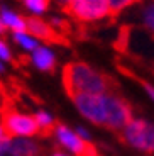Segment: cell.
Instances as JSON below:
<instances>
[{
	"mask_svg": "<svg viewBox=\"0 0 154 156\" xmlns=\"http://www.w3.org/2000/svg\"><path fill=\"white\" fill-rule=\"evenodd\" d=\"M65 12L80 22H95L110 16L107 0H71Z\"/></svg>",
	"mask_w": 154,
	"mask_h": 156,
	"instance_id": "obj_5",
	"label": "cell"
},
{
	"mask_svg": "<svg viewBox=\"0 0 154 156\" xmlns=\"http://www.w3.org/2000/svg\"><path fill=\"white\" fill-rule=\"evenodd\" d=\"M56 2H58V4L61 5V9H63V10H66V7L69 5V2H71V0H56Z\"/></svg>",
	"mask_w": 154,
	"mask_h": 156,
	"instance_id": "obj_21",
	"label": "cell"
},
{
	"mask_svg": "<svg viewBox=\"0 0 154 156\" xmlns=\"http://www.w3.org/2000/svg\"><path fill=\"white\" fill-rule=\"evenodd\" d=\"M31 59L36 65V68H39L41 71H53L54 65H56V56H54V53L46 46H39L37 49L32 51Z\"/></svg>",
	"mask_w": 154,
	"mask_h": 156,
	"instance_id": "obj_10",
	"label": "cell"
},
{
	"mask_svg": "<svg viewBox=\"0 0 154 156\" xmlns=\"http://www.w3.org/2000/svg\"><path fill=\"white\" fill-rule=\"evenodd\" d=\"M39 151L36 141L29 137H12L0 148V156H32Z\"/></svg>",
	"mask_w": 154,
	"mask_h": 156,
	"instance_id": "obj_9",
	"label": "cell"
},
{
	"mask_svg": "<svg viewBox=\"0 0 154 156\" xmlns=\"http://www.w3.org/2000/svg\"><path fill=\"white\" fill-rule=\"evenodd\" d=\"M0 19L5 24L7 29H12L14 32H27V22L22 16L16 14V12L9 10V9H2L0 12Z\"/></svg>",
	"mask_w": 154,
	"mask_h": 156,
	"instance_id": "obj_11",
	"label": "cell"
},
{
	"mask_svg": "<svg viewBox=\"0 0 154 156\" xmlns=\"http://www.w3.org/2000/svg\"><path fill=\"white\" fill-rule=\"evenodd\" d=\"M12 59V53L9 49V46L0 39V61H10Z\"/></svg>",
	"mask_w": 154,
	"mask_h": 156,
	"instance_id": "obj_17",
	"label": "cell"
},
{
	"mask_svg": "<svg viewBox=\"0 0 154 156\" xmlns=\"http://www.w3.org/2000/svg\"><path fill=\"white\" fill-rule=\"evenodd\" d=\"M135 80H137V82L141 83V85H142V88L146 90V94L149 95V97H151V100L154 102V87L151 85V83H147V82H144V80H141V78H135Z\"/></svg>",
	"mask_w": 154,
	"mask_h": 156,
	"instance_id": "obj_18",
	"label": "cell"
},
{
	"mask_svg": "<svg viewBox=\"0 0 154 156\" xmlns=\"http://www.w3.org/2000/svg\"><path fill=\"white\" fill-rule=\"evenodd\" d=\"M53 156H68V154H65V153H61V151H56Z\"/></svg>",
	"mask_w": 154,
	"mask_h": 156,
	"instance_id": "obj_23",
	"label": "cell"
},
{
	"mask_svg": "<svg viewBox=\"0 0 154 156\" xmlns=\"http://www.w3.org/2000/svg\"><path fill=\"white\" fill-rule=\"evenodd\" d=\"M12 137L9 136V133L5 131V127H4V124L0 122V144H4V143H7V141H10Z\"/></svg>",
	"mask_w": 154,
	"mask_h": 156,
	"instance_id": "obj_20",
	"label": "cell"
},
{
	"mask_svg": "<svg viewBox=\"0 0 154 156\" xmlns=\"http://www.w3.org/2000/svg\"><path fill=\"white\" fill-rule=\"evenodd\" d=\"M34 119H36V122H37V126H39V133L43 134V136H49L51 133H54L56 124H54L53 117H51L47 112L39 110V112L34 115Z\"/></svg>",
	"mask_w": 154,
	"mask_h": 156,
	"instance_id": "obj_12",
	"label": "cell"
},
{
	"mask_svg": "<svg viewBox=\"0 0 154 156\" xmlns=\"http://www.w3.org/2000/svg\"><path fill=\"white\" fill-rule=\"evenodd\" d=\"M14 41H16L20 48H24V49H27V51H34L39 48L37 41H36L31 34H27V32H16V34H14Z\"/></svg>",
	"mask_w": 154,
	"mask_h": 156,
	"instance_id": "obj_13",
	"label": "cell"
},
{
	"mask_svg": "<svg viewBox=\"0 0 154 156\" xmlns=\"http://www.w3.org/2000/svg\"><path fill=\"white\" fill-rule=\"evenodd\" d=\"M129 146L144 153H154V122L144 119H132L120 133Z\"/></svg>",
	"mask_w": 154,
	"mask_h": 156,
	"instance_id": "obj_2",
	"label": "cell"
},
{
	"mask_svg": "<svg viewBox=\"0 0 154 156\" xmlns=\"http://www.w3.org/2000/svg\"><path fill=\"white\" fill-rule=\"evenodd\" d=\"M2 124L10 137H32L39 134V126L34 117L20 114L14 109L2 110Z\"/></svg>",
	"mask_w": 154,
	"mask_h": 156,
	"instance_id": "obj_4",
	"label": "cell"
},
{
	"mask_svg": "<svg viewBox=\"0 0 154 156\" xmlns=\"http://www.w3.org/2000/svg\"><path fill=\"white\" fill-rule=\"evenodd\" d=\"M63 85L69 97L76 95H107L112 80L93 70L86 63L71 61L63 68Z\"/></svg>",
	"mask_w": 154,
	"mask_h": 156,
	"instance_id": "obj_1",
	"label": "cell"
},
{
	"mask_svg": "<svg viewBox=\"0 0 154 156\" xmlns=\"http://www.w3.org/2000/svg\"><path fill=\"white\" fill-rule=\"evenodd\" d=\"M24 4L32 14H44L49 7V0H24Z\"/></svg>",
	"mask_w": 154,
	"mask_h": 156,
	"instance_id": "obj_15",
	"label": "cell"
},
{
	"mask_svg": "<svg viewBox=\"0 0 154 156\" xmlns=\"http://www.w3.org/2000/svg\"><path fill=\"white\" fill-rule=\"evenodd\" d=\"M105 109H107V121L105 127L114 133H122L127 124L134 119L132 117V107L125 98L114 94L105 95Z\"/></svg>",
	"mask_w": 154,
	"mask_h": 156,
	"instance_id": "obj_3",
	"label": "cell"
},
{
	"mask_svg": "<svg viewBox=\"0 0 154 156\" xmlns=\"http://www.w3.org/2000/svg\"><path fill=\"white\" fill-rule=\"evenodd\" d=\"M0 148H2V144H0Z\"/></svg>",
	"mask_w": 154,
	"mask_h": 156,
	"instance_id": "obj_25",
	"label": "cell"
},
{
	"mask_svg": "<svg viewBox=\"0 0 154 156\" xmlns=\"http://www.w3.org/2000/svg\"><path fill=\"white\" fill-rule=\"evenodd\" d=\"M54 136H56L59 144L65 146L75 156H98L96 148L92 143L83 141L75 131L66 127L65 124H56V127H54Z\"/></svg>",
	"mask_w": 154,
	"mask_h": 156,
	"instance_id": "obj_7",
	"label": "cell"
},
{
	"mask_svg": "<svg viewBox=\"0 0 154 156\" xmlns=\"http://www.w3.org/2000/svg\"><path fill=\"white\" fill-rule=\"evenodd\" d=\"M5 29H7V27H5V24L2 22V19H0V34H4V32H5Z\"/></svg>",
	"mask_w": 154,
	"mask_h": 156,
	"instance_id": "obj_22",
	"label": "cell"
},
{
	"mask_svg": "<svg viewBox=\"0 0 154 156\" xmlns=\"http://www.w3.org/2000/svg\"><path fill=\"white\" fill-rule=\"evenodd\" d=\"M142 22L146 26V29L149 32H152L154 36V4H149L144 7L142 10Z\"/></svg>",
	"mask_w": 154,
	"mask_h": 156,
	"instance_id": "obj_16",
	"label": "cell"
},
{
	"mask_svg": "<svg viewBox=\"0 0 154 156\" xmlns=\"http://www.w3.org/2000/svg\"><path fill=\"white\" fill-rule=\"evenodd\" d=\"M75 133H76L83 141H88V143H92V136H90V133L86 131L85 127H76V129H75Z\"/></svg>",
	"mask_w": 154,
	"mask_h": 156,
	"instance_id": "obj_19",
	"label": "cell"
},
{
	"mask_svg": "<svg viewBox=\"0 0 154 156\" xmlns=\"http://www.w3.org/2000/svg\"><path fill=\"white\" fill-rule=\"evenodd\" d=\"M0 73H4V65H2V61H0Z\"/></svg>",
	"mask_w": 154,
	"mask_h": 156,
	"instance_id": "obj_24",
	"label": "cell"
},
{
	"mask_svg": "<svg viewBox=\"0 0 154 156\" xmlns=\"http://www.w3.org/2000/svg\"><path fill=\"white\" fill-rule=\"evenodd\" d=\"M141 0H107V5H108V12H110L112 17H117L124 9L131 7V5L137 4Z\"/></svg>",
	"mask_w": 154,
	"mask_h": 156,
	"instance_id": "obj_14",
	"label": "cell"
},
{
	"mask_svg": "<svg viewBox=\"0 0 154 156\" xmlns=\"http://www.w3.org/2000/svg\"><path fill=\"white\" fill-rule=\"evenodd\" d=\"M27 22V34H31L34 39H41L43 43L47 44H66L68 41L65 39V36H61L56 29H53V26L44 20L37 19V17H31L26 19Z\"/></svg>",
	"mask_w": 154,
	"mask_h": 156,
	"instance_id": "obj_8",
	"label": "cell"
},
{
	"mask_svg": "<svg viewBox=\"0 0 154 156\" xmlns=\"http://www.w3.org/2000/svg\"><path fill=\"white\" fill-rule=\"evenodd\" d=\"M78 112L95 126H105L107 109H105V95H76L71 98Z\"/></svg>",
	"mask_w": 154,
	"mask_h": 156,
	"instance_id": "obj_6",
	"label": "cell"
}]
</instances>
